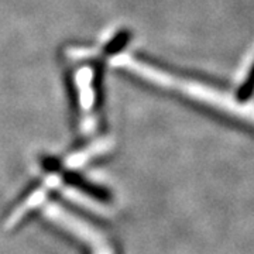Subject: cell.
<instances>
[{
	"label": "cell",
	"instance_id": "obj_1",
	"mask_svg": "<svg viewBox=\"0 0 254 254\" xmlns=\"http://www.w3.org/2000/svg\"><path fill=\"white\" fill-rule=\"evenodd\" d=\"M69 64L79 110V126L83 134H91L98 125V60L99 50L91 47H68L64 53Z\"/></svg>",
	"mask_w": 254,
	"mask_h": 254
},
{
	"label": "cell",
	"instance_id": "obj_2",
	"mask_svg": "<svg viewBox=\"0 0 254 254\" xmlns=\"http://www.w3.org/2000/svg\"><path fill=\"white\" fill-rule=\"evenodd\" d=\"M253 93H254V64H253V66H252V69H250L249 73H247L246 79L243 81V83H242L240 89H239V92H237V96H239V100L245 102V100L250 99Z\"/></svg>",
	"mask_w": 254,
	"mask_h": 254
}]
</instances>
